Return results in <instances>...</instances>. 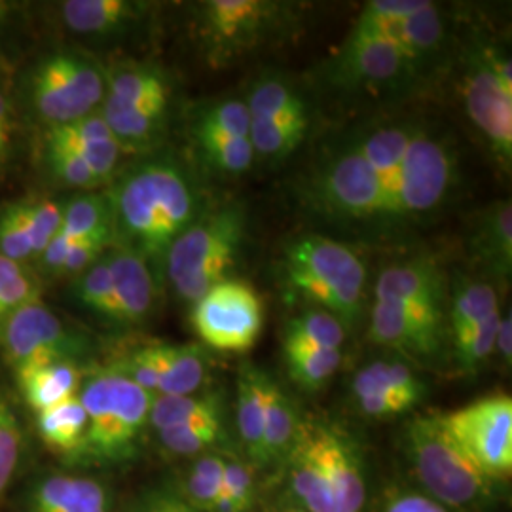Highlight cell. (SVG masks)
I'll use <instances>...</instances> for the list:
<instances>
[{
    "label": "cell",
    "mask_w": 512,
    "mask_h": 512,
    "mask_svg": "<svg viewBox=\"0 0 512 512\" xmlns=\"http://www.w3.org/2000/svg\"><path fill=\"white\" fill-rule=\"evenodd\" d=\"M272 378L253 363H243L238 372L236 421L241 444L256 467H264V423L268 389Z\"/></svg>",
    "instance_id": "cell-21"
},
{
    "label": "cell",
    "mask_w": 512,
    "mask_h": 512,
    "mask_svg": "<svg viewBox=\"0 0 512 512\" xmlns=\"http://www.w3.org/2000/svg\"><path fill=\"white\" fill-rule=\"evenodd\" d=\"M285 512H306V511H302V509H300V507H289V509H287V511Z\"/></svg>",
    "instance_id": "cell-60"
},
{
    "label": "cell",
    "mask_w": 512,
    "mask_h": 512,
    "mask_svg": "<svg viewBox=\"0 0 512 512\" xmlns=\"http://www.w3.org/2000/svg\"><path fill=\"white\" fill-rule=\"evenodd\" d=\"M160 382L158 393L167 397L194 395L207 376V353L198 344H154Z\"/></svg>",
    "instance_id": "cell-27"
},
{
    "label": "cell",
    "mask_w": 512,
    "mask_h": 512,
    "mask_svg": "<svg viewBox=\"0 0 512 512\" xmlns=\"http://www.w3.org/2000/svg\"><path fill=\"white\" fill-rule=\"evenodd\" d=\"M171 88L165 74L152 65H122L107 74V93L101 112L137 109L152 101L169 99Z\"/></svg>",
    "instance_id": "cell-25"
},
{
    "label": "cell",
    "mask_w": 512,
    "mask_h": 512,
    "mask_svg": "<svg viewBox=\"0 0 512 512\" xmlns=\"http://www.w3.org/2000/svg\"><path fill=\"white\" fill-rule=\"evenodd\" d=\"M385 512H448L439 501L418 494H403L393 497Z\"/></svg>",
    "instance_id": "cell-56"
},
{
    "label": "cell",
    "mask_w": 512,
    "mask_h": 512,
    "mask_svg": "<svg viewBox=\"0 0 512 512\" xmlns=\"http://www.w3.org/2000/svg\"><path fill=\"white\" fill-rule=\"evenodd\" d=\"M8 8H10V4H6V2H0V19L6 16V12H8Z\"/></svg>",
    "instance_id": "cell-59"
},
{
    "label": "cell",
    "mask_w": 512,
    "mask_h": 512,
    "mask_svg": "<svg viewBox=\"0 0 512 512\" xmlns=\"http://www.w3.org/2000/svg\"><path fill=\"white\" fill-rule=\"evenodd\" d=\"M427 4V0H374L366 4L361 16L378 21H399L418 14Z\"/></svg>",
    "instance_id": "cell-54"
},
{
    "label": "cell",
    "mask_w": 512,
    "mask_h": 512,
    "mask_svg": "<svg viewBox=\"0 0 512 512\" xmlns=\"http://www.w3.org/2000/svg\"><path fill=\"white\" fill-rule=\"evenodd\" d=\"M25 401L37 412L54 408L80 393V372L73 363L25 366L16 370Z\"/></svg>",
    "instance_id": "cell-28"
},
{
    "label": "cell",
    "mask_w": 512,
    "mask_h": 512,
    "mask_svg": "<svg viewBox=\"0 0 512 512\" xmlns=\"http://www.w3.org/2000/svg\"><path fill=\"white\" fill-rule=\"evenodd\" d=\"M196 143L205 160L217 171L228 175H241L255 162V150L249 137L228 135H196Z\"/></svg>",
    "instance_id": "cell-40"
},
{
    "label": "cell",
    "mask_w": 512,
    "mask_h": 512,
    "mask_svg": "<svg viewBox=\"0 0 512 512\" xmlns=\"http://www.w3.org/2000/svg\"><path fill=\"white\" fill-rule=\"evenodd\" d=\"M109 243L110 241L107 239L74 241L73 247L69 249V253L59 268V274L80 275L82 272H86L103 256V251L109 247Z\"/></svg>",
    "instance_id": "cell-52"
},
{
    "label": "cell",
    "mask_w": 512,
    "mask_h": 512,
    "mask_svg": "<svg viewBox=\"0 0 512 512\" xmlns=\"http://www.w3.org/2000/svg\"><path fill=\"white\" fill-rule=\"evenodd\" d=\"M74 296L86 310L109 319L110 308H112V274H110L109 256H101L86 272L78 275Z\"/></svg>",
    "instance_id": "cell-47"
},
{
    "label": "cell",
    "mask_w": 512,
    "mask_h": 512,
    "mask_svg": "<svg viewBox=\"0 0 512 512\" xmlns=\"http://www.w3.org/2000/svg\"><path fill=\"white\" fill-rule=\"evenodd\" d=\"M315 196L327 211L349 219L391 215L380 179L353 145L319 173Z\"/></svg>",
    "instance_id": "cell-12"
},
{
    "label": "cell",
    "mask_w": 512,
    "mask_h": 512,
    "mask_svg": "<svg viewBox=\"0 0 512 512\" xmlns=\"http://www.w3.org/2000/svg\"><path fill=\"white\" fill-rule=\"evenodd\" d=\"M355 403L359 410L370 416V418H389V416H399L408 412L410 408L416 406V401L403 397V395H391V393H374V395H365L357 397Z\"/></svg>",
    "instance_id": "cell-53"
},
{
    "label": "cell",
    "mask_w": 512,
    "mask_h": 512,
    "mask_svg": "<svg viewBox=\"0 0 512 512\" xmlns=\"http://www.w3.org/2000/svg\"><path fill=\"white\" fill-rule=\"evenodd\" d=\"M0 255L19 264L33 256L31 241L25 234L14 203L4 207L0 213Z\"/></svg>",
    "instance_id": "cell-51"
},
{
    "label": "cell",
    "mask_w": 512,
    "mask_h": 512,
    "mask_svg": "<svg viewBox=\"0 0 512 512\" xmlns=\"http://www.w3.org/2000/svg\"><path fill=\"white\" fill-rule=\"evenodd\" d=\"M310 129V116L289 120H251L249 141L255 156L281 160L293 154Z\"/></svg>",
    "instance_id": "cell-34"
},
{
    "label": "cell",
    "mask_w": 512,
    "mask_h": 512,
    "mask_svg": "<svg viewBox=\"0 0 512 512\" xmlns=\"http://www.w3.org/2000/svg\"><path fill=\"white\" fill-rule=\"evenodd\" d=\"M463 103L473 122L495 156L511 164L512 158V93L505 92L492 73L484 48L469 55L463 76Z\"/></svg>",
    "instance_id": "cell-13"
},
{
    "label": "cell",
    "mask_w": 512,
    "mask_h": 512,
    "mask_svg": "<svg viewBox=\"0 0 512 512\" xmlns=\"http://www.w3.org/2000/svg\"><path fill=\"white\" fill-rule=\"evenodd\" d=\"M190 323L207 348L245 353L262 332L264 310L249 283L228 277L194 302Z\"/></svg>",
    "instance_id": "cell-7"
},
{
    "label": "cell",
    "mask_w": 512,
    "mask_h": 512,
    "mask_svg": "<svg viewBox=\"0 0 512 512\" xmlns=\"http://www.w3.org/2000/svg\"><path fill=\"white\" fill-rule=\"evenodd\" d=\"M14 207L25 228V234L31 241L33 256H42L61 228L65 205L50 198H40L16 202Z\"/></svg>",
    "instance_id": "cell-39"
},
{
    "label": "cell",
    "mask_w": 512,
    "mask_h": 512,
    "mask_svg": "<svg viewBox=\"0 0 512 512\" xmlns=\"http://www.w3.org/2000/svg\"><path fill=\"white\" fill-rule=\"evenodd\" d=\"M226 458L209 454L198 459L186 480L184 499L198 512H217Z\"/></svg>",
    "instance_id": "cell-41"
},
{
    "label": "cell",
    "mask_w": 512,
    "mask_h": 512,
    "mask_svg": "<svg viewBox=\"0 0 512 512\" xmlns=\"http://www.w3.org/2000/svg\"><path fill=\"white\" fill-rule=\"evenodd\" d=\"M414 65L389 40L351 29L348 40L338 52L334 73L349 86L374 90L401 84L414 74Z\"/></svg>",
    "instance_id": "cell-15"
},
{
    "label": "cell",
    "mask_w": 512,
    "mask_h": 512,
    "mask_svg": "<svg viewBox=\"0 0 512 512\" xmlns=\"http://www.w3.org/2000/svg\"><path fill=\"white\" fill-rule=\"evenodd\" d=\"M251 120H289L310 116L304 97L293 84L272 76L256 82L245 101Z\"/></svg>",
    "instance_id": "cell-33"
},
{
    "label": "cell",
    "mask_w": 512,
    "mask_h": 512,
    "mask_svg": "<svg viewBox=\"0 0 512 512\" xmlns=\"http://www.w3.org/2000/svg\"><path fill=\"white\" fill-rule=\"evenodd\" d=\"M114 370L120 372L122 376H126L133 384L143 387L148 393H154V391L158 393L160 370H158L154 344L135 349L133 353H129L126 359H122V363Z\"/></svg>",
    "instance_id": "cell-50"
},
{
    "label": "cell",
    "mask_w": 512,
    "mask_h": 512,
    "mask_svg": "<svg viewBox=\"0 0 512 512\" xmlns=\"http://www.w3.org/2000/svg\"><path fill=\"white\" fill-rule=\"evenodd\" d=\"M289 4L268 0H209L200 10V29L213 63L260 46L289 21Z\"/></svg>",
    "instance_id": "cell-9"
},
{
    "label": "cell",
    "mask_w": 512,
    "mask_h": 512,
    "mask_svg": "<svg viewBox=\"0 0 512 512\" xmlns=\"http://www.w3.org/2000/svg\"><path fill=\"white\" fill-rule=\"evenodd\" d=\"M160 440L171 454L196 456L219 444L224 437L222 420L192 421L158 431Z\"/></svg>",
    "instance_id": "cell-42"
},
{
    "label": "cell",
    "mask_w": 512,
    "mask_h": 512,
    "mask_svg": "<svg viewBox=\"0 0 512 512\" xmlns=\"http://www.w3.org/2000/svg\"><path fill=\"white\" fill-rule=\"evenodd\" d=\"M418 128L412 124H395L374 129L361 141L353 143V147L361 152L366 164L372 167L376 177L384 188L391 215H399L397 211V194H399V173L403 164L404 154Z\"/></svg>",
    "instance_id": "cell-22"
},
{
    "label": "cell",
    "mask_w": 512,
    "mask_h": 512,
    "mask_svg": "<svg viewBox=\"0 0 512 512\" xmlns=\"http://www.w3.org/2000/svg\"><path fill=\"white\" fill-rule=\"evenodd\" d=\"M283 272L294 291L329 311L344 327L361 319L366 270L348 245L308 234L285 249Z\"/></svg>",
    "instance_id": "cell-2"
},
{
    "label": "cell",
    "mask_w": 512,
    "mask_h": 512,
    "mask_svg": "<svg viewBox=\"0 0 512 512\" xmlns=\"http://www.w3.org/2000/svg\"><path fill=\"white\" fill-rule=\"evenodd\" d=\"M495 349L499 351L501 359L507 361V365H509L512 357L511 313H507L505 317L501 315V321H499V327H497V336H495Z\"/></svg>",
    "instance_id": "cell-57"
},
{
    "label": "cell",
    "mask_w": 512,
    "mask_h": 512,
    "mask_svg": "<svg viewBox=\"0 0 512 512\" xmlns=\"http://www.w3.org/2000/svg\"><path fill=\"white\" fill-rule=\"evenodd\" d=\"M145 8L129 0H69L61 4V14L65 25L78 35L112 37L135 25Z\"/></svg>",
    "instance_id": "cell-23"
},
{
    "label": "cell",
    "mask_w": 512,
    "mask_h": 512,
    "mask_svg": "<svg viewBox=\"0 0 512 512\" xmlns=\"http://www.w3.org/2000/svg\"><path fill=\"white\" fill-rule=\"evenodd\" d=\"M131 512H198L184 497L173 492L145 495Z\"/></svg>",
    "instance_id": "cell-55"
},
{
    "label": "cell",
    "mask_w": 512,
    "mask_h": 512,
    "mask_svg": "<svg viewBox=\"0 0 512 512\" xmlns=\"http://www.w3.org/2000/svg\"><path fill=\"white\" fill-rule=\"evenodd\" d=\"M255 501L256 484L251 465L239 459H226L217 512H251Z\"/></svg>",
    "instance_id": "cell-46"
},
{
    "label": "cell",
    "mask_w": 512,
    "mask_h": 512,
    "mask_svg": "<svg viewBox=\"0 0 512 512\" xmlns=\"http://www.w3.org/2000/svg\"><path fill=\"white\" fill-rule=\"evenodd\" d=\"M499 311L497 294L490 283L465 279L452 294L450 306V330L456 338L461 332L471 329L492 313Z\"/></svg>",
    "instance_id": "cell-38"
},
{
    "label": "cell",
    "mask_w": 512,
    "mask_h": 512,
    "mask_svg": "<svg viewBox=\"0 0 512 512\" xmlns=\"http://www.w3.org/2000/svg\"><path fill=\"white\" fill-rule=\"evenodd\" d=\"M251 114L245 101L228 99L203 110L196 120L194 135L249 137Z\"/></svg>",
    "instance_id": "cell-44"
},
{
    "label": "cell",
    "mask_w": 512,
    "mask_h": 512,
    "mask_svg": "<svg viewBox=\"0 0 512 512\" xmlns=\"http://www.w3.org/2000/svg\"><path fill=\"white\" fill-rule=\"evenodd\" d=\"M456 171V158L450 145L433 133L418 129L404 154L399 173L397 211L429 213L444 202Z\"/></svg>",
    "instance_id": "cell-11"
},
{
    "label": "cell",
    "mask_w": 512,
    "mask_h": 512,
    "mask_svg": "<svg viewBox=\"0 0 512 512\" xmlns=\"http://www.w3.org/2000/svg\"><path fill=\"white\" fill-rule=\"evenodd\" d=\"M501 321V311H495L484 321L476 323L454 338L458 365L465 372H476L495 351V336Z\"/></svg>",
    "instance_id": "cell-43"
},
{
    "label": "cell",
    "mask_w": 512,
    "mask_h": 512,
    "mask_svg": "<svg viewBox=\"0 0 512 512\" xmlns=\"http://www.w3.org/2000/svg\"><path fill=\"white\" fill-rule=\"evenodd\" d=\"M475 260L497 279H509L512 270L511 202L492 203L476 220L471 238Z\"/></svg>",
    "instance_id": "cell-24"
},
{
    "label": "cell",
    "mask_w": 512,
    "mask_h": 512,
    "mask_svg": "<svg viewBox=\"0 0 512 512\" xmlns=\"http://www.w3.org/2000/svg\"><path fill=\"white\" fill-rule=\"evenodd\" d=\"M302 416L293 399L272 380L264 423V467L285 463L300 431Z\"/></svg>",
    "instance_id": "cell-29"
},
{
    "label": "cell",
    "mask_w": 512,
    "mask_h": 512,
    "mask_svg": "<svg viewBox=\"0 0 512 512\" xmlns=\"http://www.w3.org/2000/svg\"><path fill=\"white\" fill-rule=\"evenodd\" d=\"M33 512H109L107 492L92 478L50 476L33 494Z\"/></svg>",
    "instance_id": "cell-26"
},
{
    "label": "cell",
    "mask_w": 512,
    "mask_h": 512,
    "mask_svg": "<svg viewBox=\"0 0 512 512\" xmlns=\"http://www.w3.org/2000/svg\"><path fill=\"white\" fill-rule=\"evenodd\" d=\"M46 158L55 177L61 183L73 188H93L101 181L93 173L92 167L86 164L78 154H74L69 148L46 145Z\"/></svg>",
    "instance_id": "cell-49"
},
{
    "label": "cell",
    "mask_w": 512,
    "mask_h": 512,
    "mask_svg": "<svg viewBox=\"0 0 512 512\" xmlns=\"http://www.w3.org/2000/svg\"><path fill=\"white\" fill-rule=\"evenodd\" d=\"M78 397L88 416L82 452L97 461L129 458L150 418L152 393L116 370H105L88 378Z\"/></svg>",
    "instance_id": "cell-4"
},
{
    "label": "cell",
    "mask_w": 512,
    "mask_h": 512,
    "mask_svg": "<svg viewBox=\"0 0 512 512\" xmlns=\"http://www.w3.org/2000/svg\"><path fill=\"white\" fill-rule=\"evenodd\" d=\"M222 404L217 395H183L154 399L148 421L158 429H167L192 421L222 420Z\"/></svg>",
    "instance_id": "cell-36"
},
{
    "label": "cell",
    "mask_w": 512,
    "mask_h": 512,
    "mask_svg": "<svg viewBox=\"0 0 512 512\" xmlns=\"http://www.w3.org/2000/svg\"><path fill=\"white\" fill-rule=\"evenodd\" d=\"M107 74L86 55L55 52L44 57L31 76V101L50 126H67L103 105Z\"/></svg>",
    "instance_id": "cell-6"
},
{
    "label": "cell",
    "mask_w": 512,
    "mask_h": 512,
    "mask_svg": "<svg viewBox=\"0 0 512 512\" xmlns=\"http://www.w3.org/2000/svg\"><path fill=\"white\" fill-rule=\"evenodd\" d=\"M346 340V327L329 311L311 310L287 323L283 346L336 349L340 351Z\"/></svg>",
    "instance_id": "cell-37"
},
{
    "label": "cell",
    "mask_w": 512,
    "mask_h": 512,
    "mask_svg": "<svg viewBox=\"0 0 512 512\" xmlns=\"http://www.w3.org/2000/svg\"><path fill=\"white\" fill-rule=\"evenodd\" d=\"M444 311L418 304L376 300L370 340L416 359H433L442 346Z\"/></svg>",
    "instance_id": "cell-14"
},
{
    "label": "cell",
    "mask_w": 512,
    "mask_h": 512,
    "mask_svg": "<svg viewBox=\"0 0 512 512\" xmlns=\"http://www.w3.org/2000/svg\"><path fill=\"white\" fill-rule=\"evenodd\" d=\"M0 344L16 370L25 366L73 363L84 340L69 329L54 311L31 300L14 311L0 327Z\"/></svg>",
    "instance_id": "cell-10"
},
{
    "label": "cell",
    "mask_w": 512,
    "mask_h": 512,
    "mask_svg": "<svg viewBox=\"0 0 512 512\" xmlns=\"http://www.w3.org/2000/svg\"><path fill=\"white\" fill-rule=\"evenodd\" d=\"M444 274L429 258H414L385 268L376 281V300H393L444 311Z\"/></svg>",
    "instance_id": "cell-19"
},
{
    "label": "cell",
    "mask_w": 512,
    "mask_h": 512,
    "mask_svg": "<svg viewBox=\"0 0 512 512\" xmlns=\"http://www.w3.org/2000/svg\"><path fill=\"white\" fill-rule=\"evenodd\" d=\"M315 423L336 512L363 511L366 497L365 475L353 442L338 429L319 421Z\"/></svg>",
    "instance_id": "cell-18"
},
{
    "label": "cell",
    "mask_w": 512,
    "mask_h": 512,
    "mask_svg": "<svg viewBox=\"0 0 512 512\" xmlns=\"http://www.w3.org/2000/svg\"><path fill=\"white\" fill-rule=\"evenodd\" d=\"M21 431L14 412L0 395V499L18 467Z\"/></svg>",
    "instance_id": "cell-48"
},
{
    "label": "cell",
    "mask_w": 512,
    "mask_h": 512,
    "mask_svg": "<svg viewBox=\"0 0 512 512\" xmlns=\"http://www.w3.org/2000/svg\"><path fill=\"white\" fill-rule=\"evenodd\" d=\"M38 281L23 264L0 255V327L23 304L37 300Z\"/></svg>",
    "instance_id": "cell-45"
},
{
    "label": "cell",
    "mask_w": 512,
    "mask_h": 512,
    "mask_svg": "<svg viewBox=\"0 0 512 512\" xmlns=\"http://www.w3.org/2000/svg\"><path fill=\"white\" fill-rule=\"evenodd\" d=\"M48 143L73 150L92 167L101 183L114 173L120 152L124 150L99 112H93L67 126L50 128Z\"/></svg>",
    "instance_id": "cell-20"
},
{
    "label": "cell",
    "mask_w": 512,
    "mask_h": 512,
    "mask_svg": "<svg viewBox=\"0 0 512 512\" xmlns=\"http://www.w3.org/2000/svg\"><path fill=\"white\" fill-rule=\"evenodd\" d=\"M351 391L355 399L374 393H391L420 403L425 395V384L403 361H376L357 372Z\"/></svg>",
    "instance_id": "cell-30"
},
{
    "label": "cell",
    "mask_w": 512,
    "mask_h": 512,
    "mask_svg": "<svg viewBox=\"0 0 512 512\" xmlns=\"http://www.w3.org/2000/svg\"><path fill=\"white\" fill-rule=\"evenodd\" d=\"M440 425L488 478L512 471V401L490 395L439 416Z\"/></svg>",
    "instance_id": "cell-8"
},
{
    "label": "cell",
    "mask_w": 512,
    "mask_h": 512,
    "mask_svg": "<svg viewBox=\"0 0 512 512\" xmlns=\"http://www.w3.org/2000/svg\"><path fill=\"white\" fill-rule=\"evenodd\" d=\"M287 372L294 384L304 391H317L329 384L342 365V353L336 349L283 346Z\"/></svg>",
    "instance_id": "cell-35"
},
{
    "label": "cell",
    "mask_w": 512,
    "mask_h": 512,
    "mask_svg": "<svg viewBox=\"0 0 512 512\" xmlns=\"http://www.w3.org/2000/svg\"><path fill=\"white\" fill-rule=\"evenodd\" d=\"M285 465L291 490L302 511L336 512L315 421L302 418L298 437Z\"/></svg>",
    "instance_id": "cell-17"
},
{
    "label": "cell",
    "mask_w": 512,
    "mask_h": 512,
    "mask_svg": "<svg viewBox=\"0 0 512 512\" xmlns=\"http://www.w3.org/2000/svg\"><path fill=\"white\" fill-rule=\"evenodd\" d=\"M112 228L147 262H164L171 243L196 220L198 200L183 167L150 160L131 167L109 198Z\"/></svg>",
    "instance_id": "cell-1"
},
{
    "label": "cell",
    "mask_w": 512,
    "mask_h": 512,
    "mask_svg": "<svg viewBox=\"0 0 512 512\" xmlns=\"http://www.w3.org/2000/svg\"><path fill=\"white\" fill-rule=\"evenodd\" d=\"M245 239V215L228 205L194 220L171 243L164 258L167 279L179 298L196 302L217 283L228 279Z\"/></svg>",
    "instance_id": "cell-3"
},
{
    "label": "cell",
    "mask_w": 512,
    "mask_h": 512,
    "mask_svg": "<svg viewBox=\"0 0 512 512\" xmlns=\"http://www.w3.org/2000/svg\"><path fill=\"white\" fill-rule=\"evenodd\" d=\"M88 427L86 410L76 395L65 403L38 412V431L42 440L59 452H80Z\"/></svg>",
    "instance_id": "cell-32"
},
{
    "label": "cell",
    "mask_w": 512,
    "mask_h": 512,
    "mask_svg": "<svg viewBox=\"0 0 512 512\" xmlns=\"http://www.w3.org/2000/svg\"><path fill=\"white\" fill-rule=\"evenodd\" d=\"M6 150H8V143L0 137V162L4 160V156H6Z\"/></svg>",
    "instance_id": "cell-58"
},
{
    "label": "cell",
    "mask_w": 512,
    "mask_h": 512,
    "mask_svg": "<svg viewBox=\"0 0 512 512\" xmlns=\"http://www.w3.org/2000/svg\"><path fill=\"white\" fill-rule=\"evenodd\" d=\"M61 238L71 241L82 239H107L114 236L112 213L107 196L84 194L76 196L63 209V222L57 232Z\"/></svg>",
    "instance_id": "cell-31"
},
{
    "label": "cell",
    "mask_w": 512,
    "mask_h": 512,
    "mask_svg": "<svg viewBox=\"0 0 512 512\" xmlns=\"http://www.w3.org/2000/svg\"><path fill=\"white\" fill-rule=\"evenodd\" d=\"M107 256L112 274L110 321L120 325L145 321L156 298V281L147 260L128 247L116 249Z\"/></svg>",
    "instance_id": "cell-16"
},
{
    "label": "cell",
    "mask_w": 512,
    "mask_h": 512,
    "mask_svg": "<svg viewBox=\"0 0 512 512\" xmlns=\"http://www.w3.org/2000/svg\"><path fill=\"white\" fill-rule=\"evenodd\" d=\"M406 450L421 484L440 505L465 507L486 494L490 478L444 431L439 416H421L408 423Z\"/></svg>",
    "instance_id": "cell-5"
}]
</instances>
